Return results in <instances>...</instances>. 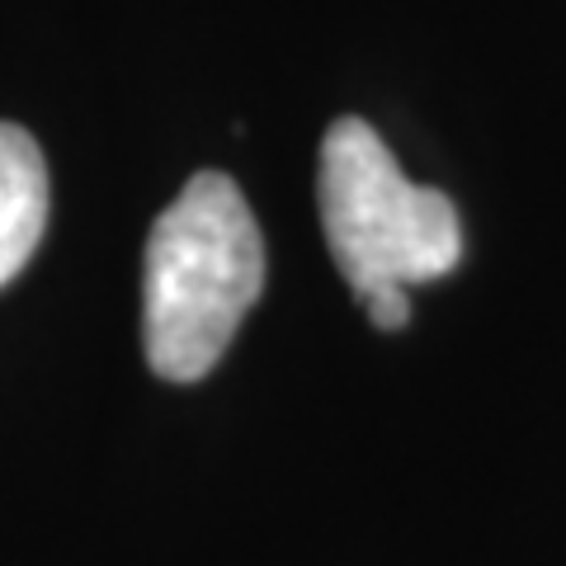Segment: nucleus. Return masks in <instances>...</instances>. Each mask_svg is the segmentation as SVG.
<instances>
[{"label": "nucleus", "instance_id": "nucleus-1", "mask_svg": "<svg viewBox=\"0 0 566 566\" xmlns=\"http://www.w3.org/2000/svg\"><path fill=\"white\" fill-rule=\"evenodd\" d=\"M264 293V241L232 175L199 170L147 237L142 345L166 382H199Z\"/></svg>", "mask_w": 566, "mask_h": 566}, {"label": "nucleus", "instance_id": "nucleus-2", "mask_svg": "<svg viewBox=\"0 0 566 566\" xmlns=\"http://www.w3.org/2000/svg\"><path fill=\"white\" fill-rule=\"evenodd\" d=\"M322 227L354 297L378 283H430L458 270L463 227L449 193L411 185L364 118H335L322 142Z\"/></svg>", "mask_w": 566, "mask_h": 566}, {"label": "nucleus", "instance_id": "nucleus-3", "mask_svg": "<svg viewBox=\"0 0 566 566\" xmlns=\"http://www.w3.org/2000/svg\"><path fill=\"white\" fill-rule=\"evenodd\" d=\"M48 222V166L24 128L0 123V289L24 270Z\"/></svg>", "mask_w": 566, "mask_h": 566}, {"label": "nucleus", "instance_id": "nucleus-4", "mask_svg": "<svg viewBox=\"0 0 566 566\" xmlns=\"http://www.w3.org/2000/svg\"><path fill=\"white\" fill-rule=\"evenodd\" d=\"M359 303H364L368 322H374L378 331H401L406 322H411V293H406L401 283H378V289L359 293Z\"/></svg>", "mask_w": 566, "mask_h": 566}]
</instances>
